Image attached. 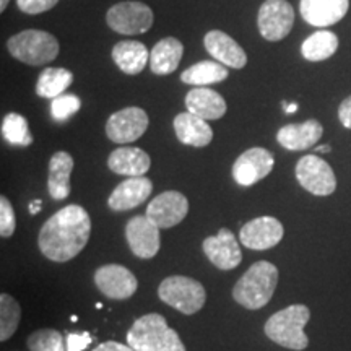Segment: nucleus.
<instances>
[{
  "label": "nucleus",
  "mask_w": 351,
  "mask_h": 351,
  "mask_svg": "<svg viewBox=\"0 0 351 351\" xmlns=\"http://www.w3.org/2000/svg\"><path fill=\"white\" fill-rule=\"evenodd\" d=\"M90 215L80 205H67L44 223L38 236L39 251L52 262H69L88 244Z\"/></svg>",
  "instance_id": "nucleus-1"
},
{
  "label": "nucleus",
  "mask_w": 351,
  "mask_h": 351,
  "mask_svg": "<svg viewBox=\"0 0 351 351\" xmlns=\"http://www.w3.org/2000/svg\"><path fill=\"white\" fill-rule=\"evenodd\" d=\"M127 345L135 351H186L178 332L161 314H145L127 332Z\"/></svg>",
  "instance_id": "nucleus-2"
},
{
  "label": "nucleus",
  "mask_w": 351,
  "mask_h": 351,
  "mask_svg": "<svg viewBox=\"0 0 351 351\" xmlns=\"http://www.w3.org/2000/svg\"><path fill=\"white\" fill-rule=\"evenodd\" d=\"M278 285V269L274 263L256 262L232 288L234 301L249 311H257L269 304Z\"/></svg>",
  "instance_id": "nucleus-3"
},
{
  "label": "nucleus",
  "mask_w": 351,
  "mask_h": 351,
  "mask_svg": "<svg viewBox=\"0 0 351 351\" xmlns=\"http://www.w3.org/2000/svg\"><path fill=\"white\" fill-rule=\"evenodd\" d=\"M309 319V307L304 304H293L271 315L267 320L263 330L274 343L288 350L301 351L309 345V339L304 333V327Z\"/></svg>",
  "instance_id": "nucleus-4"
},
{
  "label": "nucleus",
  "mask_w": 351,
  "mask_h": 351,
  "mask_svg": "<svg viewBox=\"0 0 351 351\" xmlns=\"http://www.w3.org/2000/svg\"><path fill=\"white\" fill-rule=\"evenodd\" d=\"M7 49L16 60L26 65L49 64L59 56V41L41 29H25L8 39Z\"/></svg>",
  "instance_id": "nucleus-5"
},
{
  "label": "nucleus",
  "mask_w": 351,
  "mask_h": 351,
  "mask_svg": "<svg viewBox=\"0 0 351 351\" xmlns=\"http://www.w3.org/2000/svg\"><path fill=\"white\" fill-rule=\"evenodd\" d=\"M158 296L165 304L186 315L199 313L207 301V293L202 283L184 275H173L165 278L158 287Z\"/></svg>",
  "instance_id": "nucleus-6"
},
{
  "label": "nucleus",
  "mask_w": 351,
  "mask_h": 351,
  "mask_svg": "<svg viewBox=\"0 0 351 351\" xmlns=\"http://www.w3.org/2000/svg\"><path fill=\"white\" fill-rule=\"evenodd\" d=\"M109 28L125 36H137L147 33L153 26L152 8L137 0H127L112 5L106 13Z\"/></svg>",
  "instance_id": "nucleus-7"
},
{
  "label": "nucleus",
  "mask_w": 351,
  "mask_h": 351,
  "mask_svg": "<svg viewBox=\"0 0 351 351\" xmlns=\"http://www.w3.org/2000/svg\"><path fill=\"white\" fill-rule=\"evenodd\" d=\"M296 179L302 189L313 195H332L337 189V178L330 165L317 155L302 156L296 165Z\"/></svg>",
  "instance_id": "nucleus-8"
},
{
  "label": "nucleus",
  "mask_w": 351,
  "mask_h": 351,
  "mask_svg": "<svg viewBox=\"0 0 351 351\" xmlns=\"http://www.w3.org/2000/svg\"><path fill=\"white\" fill-rule=\"evenodd\" d=\"M295 10L288 0H265L258 8L257 26L267 41H282L291 33Z\"/></svg>",
  "instance_id": "nucleus-9"
},
{
  "label": "nucleus",
  "mask_w": 351,
  "mask_h": 351,
  "mask_svg": "<svg viewBox=\"0 0 351 351\" xmlns=\"http://www.w3.org/2000/svg\"><path fill=\"white\" fill-rule=\"evenodd\" d=\"M95 285L109 300L124 301L135 295L138 282L135 275L124 265L109 263L95 271Z\"/></svg>",
  "instance_id": "nucleus-10"
},
{
  "label": "nucleus",
  "mask_w": 351,
  "mask_h": 351,
  "mask_svg": "<svg viewBox=\"0 0 351 351\" xmlns=\"http://www.w3.org/2000/svg\"><path fill=\"white\" fill-rule=\"evenodd\" d=\"M275 158L269 150L261 147L249 148L232 165V178L243 187H251L271 173Z\"/></svg>",
  "instance_id": "nucleus-11"
},
{
  "label": "nucleus",
  "mask_w": 351,
  "mask_h": 351,
  "mask_svg": "<svg viewBox=\"0 0 351 351\" xmlns=\"http://www.w3.org/2000/svg\"><path fill=\"white\" fill-rule=\"evenodd\" d=\"M148 129V116L142 108L130 106L114 112L106 122V135L114 143L138 140Z\"/></svg>",
  "instance_id": "nucleus-12"
},
{
  "label": "nucleus",
  "mask_w": 351,
  "mask_h": 351,
  "mask_svg": "<svg viewBox=\"0 0 351 351\" xmlns=\"http://www.w3.org/2000/svg\"><path fill=\"white\" fill-rule=\"evenodd\" d=\"M125 239L130 251L138 258H153L160 251V226L147 215L129 219L125 226Z\"/></svg>",
  "instance_id": "nucleus-13"
},
{
  "label": "nucleus",
  "mask_w": 351,
  "mask_h": 351,
  "mask_svg": "<svg viewBox=\"0 0 351 351\" xmlns=\"http://www.w3.org/2000/svg\"><path fill=\"white\" fill-rule=\"evenodd\" d=\"M283 225L274 217L251 219L239 231L241 244L252 251H267L275 247L283 239Z\"/></svg>",
  "instance_id": "nucleus-14"
},
{
  "label": "nucleus",
  "mask_w": 351,
  "mask_h": 351,
  "mask_svg": "<svg viewBox=\"0 0 351 351\" xmlns=\"http://www.w3.org/2000/svg\"><path fill=\"white\" fill-rule=\"evenodd\" d=\"M189 213V200L178 191H168L156 195L147 207V217L160 226L168 230L182 221Z\"/></svg>",
  "instance_id": "nucleus-15"
},
{
  "label": "nucleus",
  "mask_w": 351,
  "mask_h": 351,
  "mask_svg": "<svg viewBox=\"0 0 351 351\" xmlns=\"http://www.w3.org/2000/svg\"><path fill=\"white\" fill-rule=\"evenodd\" d=\"M202 249L208 261L219 270H232L243 262L241 245L228 228H221L217 236L205 239Z\"/></svg>",
  "instance_id": "nucleus-16"
},
{
  "label": "nucleus",
  "mask_w": 351,
  "mask_h": 351,
  "mask_svg": "<svg viewBox=\"0 0 351 351\" xmlns=\"http://www.w3.org/2000/svg\"><path fill=\"white\" fill-rule=\"evenodd\" d=\"M153 191V182L145 176L138 178H127L109 195L108 205L114 212H127L148 199Z\"/></svg>",
  "instance_id": "nucleus-17"
},
{
  "label": "nucleus",
  "mask_w": 351,
  "mask_h": 351,
  "mask_svg": "<svg viewBox=\"0 0 351 351\" xmlns=\"http://www.w3.org/2000/svg\"><path fill=\"white\" fill-rule=\"evenodd\" d=\"M350 8V0H301V16L317 28L339 23Z\"/></svg>",
  "instance_id": "nucleus-18"
},
{
  "label": "nucleus",
  "mask_w": 351,
  "mask_h": 351,
  "mask_svg": "<svg viewBox=\"0 0 351 351\" xmlns=\"http://www.w3.org/2000/svg\"><path fill=\"white\" fill-rule=\"evenodd\" d=\"M204 46L210 56L225 67L244 69L247 64V56L243 47L226 33L213 29L204 38Z\"/></svg>",
  "instance_id": "nucleus-19"
},
{
  "label": "nucleus",
  "mask_w": 351,
  "mask_h": 351,
  "mask_svg": "<svg viewBox=\"0 0 351 351\" xmlns=\"http://www.w3.org/2000/svg\"><path fill=\"white\" fill-rule=\"evenodd\" d=\"M324 134V127L319 121L309 119L301 124L283 125L276 134V140L289 152H302L314 147Z\"/></svg>",
  "instance_id": "nucleus-20"
},
{
  "label": "nucleus",
  "mask_w": 351,
  "mask_h": 351,
  "mask_svg": "<svg viewBox=\"0 0 351 351\" xmlns=\"http://www.w3.org/2000/svg\"><path fill=\"white\" fill-rule=\"evenodd\" d=\"M186 108L205 121L221 119L226 112V101L221 95L207 86H195L186 95Z\"/></svg>",
  "instance_id": "nucleus-21"
},
{
  "label": "nucleus",
  "mask_w": 351,
  "mask_h": 351,
  "mask_svg": "<svg viewBox=\"0 0 351 351\" xmlns=\"http://www.w3.org/2000/svg\"><path fill=\"white\" fill-rule=\"evenodd\" d=\"M152 166V158L147 152L137 147H121L114 150L108 158V168L112 173L127 178L145 176Z\"/></svg>",
  "instance_id": "nucleus-22"
},
{
  "label": "nucleus",
  "mask_w": 351,
  "mask_h": 351,
  "mask_svg": "<svg viewBox=\"0 0 351 351\" xmlns=\"http://www.w3.org/2000/svg\"><path fill=\"white\" fill-rule=\"evenodd\" d=\"M176 137L184 145L204 148L213 140V130L207 121L194 116L192 112H181L174 119Z\"/></svg>",
  "instance_id": "nucleus-23"
},
{
  "label": "nucleus",
  "mask_w": 351,
  "mask_h": 351,
  "mask_svg": "<svg viewBox=\"0 0 351 351\" xmlns=\"http://www.w3.org/2000/svg\"><path fill=\"white\" fill-rule=\"evenodd\" d=\"M112 60L127 75H137L150 62V52L140 41H121L112 47Z\"/></svg>",
  "instance_id": "nucleus-24"
},
{
  "label": "nucleus",
  "mask_w": 351,
  "mask_h": 351,
  "mask_svg": "<svg viewBox=\"0 0 351 351\" xmlns=\"http://www.w3.org/2000/svg\"><path fill=\"white\" fill-rule=\"evenodd\" d=\"M184 46L176 38H163L150 52V69L155 75H169L181 64Z\"/></svg>",
  "instance_id": "nucleus-25"
},
{
  "label": "nucleus",
  "mask_w": 351,
  "mask_h": 351,
  "mask_svg": "<svg viewBox=\"0 0 351 351\" xmlns=\"http://www.w3.org/2000/svg\"><path fill=\"white\" fill-rule=\"evenodd\" d=\"M73 171V158L67 152H57L51 156L47 189L54 200H64L70 194V174Z\"/></svg>",
  "instance_id": "nucleus-26"
},
{
  "label": "nucleus",
  "mask_w": 351,
  "mask_h": 351,
  "mask_svg": "<svg viewBox=\"0 0 351 351\" xmlns=\"http://www.w3.org/2000/svg\"><path fill=\"white\" fill-rule=\"evenodd\" d=\"M230 77L228 75V67L219 64L218 60H202L184 70L181 80L182 83L194 86H207L213 83H219Z\"/></svg>",
  "instance_id": "nucleus-27"
},
{
  "label": "nucleus",
  "mask_w": 351,
  "mask_h": 351,
  "mask_svg": "<svg viewBox=\"0 0 351 351\" xmlns=\"http://www.w3.org/2000/svg\"><path fill=\"white\" fill-rule=\"evenodd\" d=\"M337 49H339L337 34L327 32V29H320L302 43L301 54L309 62H322L335 54Z\"/></svg>",
  "instance_id": "nucleus-28"
},
{
  "label": "nucleus",
  "mask_w": 351,
  "mask_h": 351,
  "mask_svg": "<svg viewBox=\"0 0 351 351\" xmlns=\"http://www.w3.org/2000/svg\"><path fill=\"white\" fill-rule=\"evenodd\" d=\"M73 83V73L67 69L47 67L36 82V95L41 98L56 99Z\"/></svg>",
  "instance_id": "nucleus-29"
},
{
  "label": "nucleus",
  "mask_w": 351,
  "mask_h": 351,
  "mask_svg": "<svg viewBox=\"0 0 351 351\" xmlns=\"http://www.w3.org/2000/svg\"><path fill=\"white\" fill-rule=\"evenodd\" d=\"M21 309L16 300L7 293L0 295V340L7 341L20 326Z\"/></svg>",
  "instance_id": "nucleus-30"
},
{
  "label": "nucleus",
  "mask_w": 351,
  "mask_h": 351,
  "mask_svg": "<svg viewBox=\"0 0 351 351\" xmlns=\"http://www.w3.org/2000/svg\"><path fill=\"white\" fill-rule=\"evenodd\" d=\"M2 137L10 145L28 147L33 142V135L29 134L28 121L21 114L10 112L2 121Z\"/></svg>",
  "instance_id": "nucleus-31"
},
{
  "label": "nucleus",
  "mask_w": 351,
  "mask_h": 351,
  "mask_svg": "<svg viewBox=\"0 0 351 351\" xmlns=\"http://www.w3.org/2000/svg\"><path fill=\"white\" fill-rule=\"evenodd\" d=\"M29 351H67L62 333L54 328H39L28 337Z\"/></svg>",
  "instance_id": "nucleus-32"
},
{
  "label": "nucleus",
  "mask_w": 351,
  "mask_h": 351,
  "mask_svg": "<svg viewBox=\"0 0 351 351\" xmlns=\"http://www.w3.org/2000/svg\"><path fill=\"white\" fill-rule=\"evenodd\" d=\"M82 108V101L75 95H60L59 98L52 99L51 114L56 121L64 122L73 114H77Z\"/></svg>",
  "instance_id": "nucleus-33"
},
{
  "label": "nucleus",
  "mask_w": 351,
  "mask_h": 351,
  "mask_svg": "<svg viewBox=\"0 0 351 351\" xmlns=\"http://www.w3.org/2000/svg\"><path fill=\"white\" fill-rule=\"evenodd\" d=\"M16 218L10 200L5 195L0 197V236L2 238H10L15 232Z\"/></svg>",
  "instance_id": "nucleus-34"
},
{
  "label": "nucleus",
  "mask_w": 351,
  "mask_h": 351,
  "mask_svg": "<svg viewBox=\"0 0 351 351\" xmlns=\"http://www.w3.org/2000/svg\"><path fill=\"white\" fill-rule=\"evenodd\" d=\"M59 0H16V5L23 13L28 15H39V13L51 10L57 5Z\"/></svg>",
  "instance_id": "nucleus-35"
},
{
  "label": "nucleus",
  "mask_w": 351,
  "mask_h": 351,
  "mask_svg": "<svg viewBox=\"0 0 351 351\" xmlns=\"http://www.w3.org/2000/svg\"><path fill=\"white\" fill-rule=\"evenodd\" d=\"M91 335L88 332H82V333H69L67 340V351H82L85 350L88 345L91 343Z\"/></svg>",
  "instance_id": "nucleus-36"
},
{
  "label": "nucleus",
  "mask_w": 351,
  "mask_h": 351,
  "mask_svg": "<svg viewBox=\"0 0 351 351\" xmlns=\"http://www.w3.org/2000/svg\"><path fill=\"white\" fill-rule=\"evenodd\" d=\"M339 119L341 125L346 129H351V96H348L339 108Z\"/></svg>",
  "instance_id": "nucleus-37"
},
{
  "label": "nucleus",
  "mask_w": 351,
  "mask_h": 351,
  "mask_svg": "<svg viewBox=\"0 0 351 351\" xmlns=\"http://www.w3.org/2000/svg\"><path fill=\"white\" fill-rule=\"evenodd\" d=\"M93 351H135V350L132 348L130 345H124V343H119V341L109 340L96 346Z\"/></svg>",
  "instance_id": "nucleus-38"
},
{
  "label": "nucleus",
  "mask_w": 351,
  "mask_h": 351,
  "mask_svg": "<svg viewBox=\"0 0 351 351\" xmlns=\"http://www.w3.org/2000/svg\"><path fill=\"white\" fill-rule=\"evenodd\" d=\"M41 212V200H34L32 205H29V213L36 215Z\"/></svg>",
  "instance_id": "nucleus-39"
},
{
  "label": "nucleus",
  "mask_w": 351,
  "mask_h": 351,
  "mask_svg": "<svg viewBox=\"0 0 351 351\" xmlns=\"http://www.w3.org/2000/svg\"><path fill=\"white\" fill-rule=\"evenodd\" d=\"M283 111L287 112V114L296 112V111H298V104H296V103H291V104H288V103H283Z\"/></svg>",
  "instance_id": "nucleus-40"
},
{
  "label": "nucleus",
  "mask_w": 351,
  "mask_h": 351,
  "mask_svg": "<svg viewBox=\"0 0 351 351\" xmlns=\"http://www.w3.org/2000/svg\"><path fill=\"white\" fill-rule=\"evenodd\" d=\"M330 152H332L330 145H319V147H315V153H330Z\"/></svg>",
  "instance_id": "nucleus-41"
},
{
  "label": "nucleus",
  "mask_w": 351,
  "mask_h": 351,
  "mask_svg": "<svg viewBox=\"0 0 351 351\" xmlns=\"http://www.w3.org/2000/svg\"><path fill=\"white\" fill-rule=\"evenodd\" d=\"M8 2H10V0H0V12L5 10L7 5H8Z\"/></svg>",
  "instance_id": "nucleus-42"
}]
</instances>
